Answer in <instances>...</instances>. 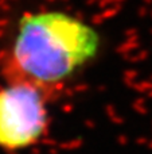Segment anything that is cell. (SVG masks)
<instances>
[{
    "instance_id": "6da1fadb",
    "label": "cell",
    "mask_w": 152,
    "mask_h": 154,
    "mask_svg": "<svg viewBox=\"0 0 152 154\" xmlns=\"http://www.w3.org/2000/svg\"><path fill=\"white\" fill-rule=\"evenodd\" d=\"M102 50L101 31L77 14L27 10L12 22L0 49V76L30 82L55 101Z\"/></svg>"
},
{
    "instance_id": "7a4b0ae2",
    "label": "cell",
    "mask_w": 152,
    "mask_h": 154,
    "mask_svg": "<svg viewBox=\"0 0 152 154\" xmlns=\"http://www.w3.org/2000/svg\"><path fill=\"white\" fill-rule=\"evenodd\" d=\"M54 100L40 88L20 80L0 85V150L22 153L38 146L50 130Z\"/></svg>"
}]
</instances>
